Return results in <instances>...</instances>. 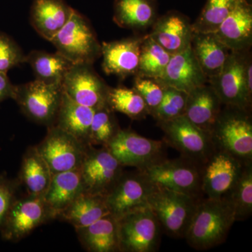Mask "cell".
Segmentation results:
<instances>
[{
    "label": "cell",
    "mask_w": 252,
    "mask_h": 252,
    "mask_svg": "<svg viewBox=\"0 0 252 252\" xmlns=\"http://www.w3.org/2000/svg\"><path fill=\"white\" fill-rule=\"evenodd\" d=\"M235 222L234 210L226 199L203 197L185 238L192 248L206 251L224 243Z\"/></svg>",
    "instance_id": "1"
},
{
    "label": "cell",
    "mask_w": 252,
    "mask_h": 252,
    "mask_svg": "<svg viewBox=\"0 0 252 252\" xmlns=\"http://www.w3.org/2000/svg\"><path fill=\"white\" fill-rule=\"evenodd\" d=\"M210 133L215 148L228 152L245 165L252 163V122L250 110L225 105Z\"/></svg>",
    "instance_id": "2"
},
{
    "label": "cell",
    "mask_w": 252,
    "mask_h": 252,
    "mask_svg": "<svg viewBox=\"0 0 252 252\" xmlns=\"http://www.w3.org/2000/svg\"><path fill=\"white\" fill-rule=\"evenodd\" d=\"M200 198L157 185L149 205L162 232L171 238H185Z\"/></svg>",
    "instance_id": "3"
},
{
    "label": "cell",
    "mask_w": 252,
    "mask_h": 252,
    "mask_svg": "<svg viewBox=\"0 0 252 252\" xmlns=\"http://www.w3.org/2000/svg\"><path fill=\"white\" fill-rule=\"evenodd\" d=\"M50 41L73 64H93L101 56V45L90 23L74 9L69 21Z\"/></svg>",
    "instance_id": "4"
},
{
    "label": "cell",
    "mask_w": 252,
    "mask_h": 252,
    "mask_svg": "<svg viewBox=\"0 0 252 252\" xmlns=\"http://www.w3.org/2000/svg\"><path fill=\"white\" fill-rule=\"evenodd\" d=\"M120 252H155L158 250L161 226L150 207L117 219Z\"/></svg>",
    "instance_id": "5"
},
{
    "label": "cell",
    "mask_w": 252,
    "mask_h": 252,
    "mask_svg": "<svg viewBox=\"0 0 252 252\" xmlns=\"http://www.w3.org/2000/svg\"><path fill=\"white\" fill-rule=\"evenodd\" d=\"M63 95L62 86L35 79L16 86L14 99L30 120L49 127L54 126Z\"/></svg>",
    "instance_id": "6"
},
{
    "label": "cell",
    "mask_w": 252,
    "mask_h": 252,
    "mask_svg": "<svg viewBox=\"0 0 252 252\" xmlns=\"http://www.w3.org/2000/svg\"><path fill=\"white\" fill-rule=\"evenodd\" d=\"M158 124L163 132V141L167 146L202 166L215 151L211 133L194 125L185 116Z\"/></svg>",
    "instance_id": "7"
},
{
    "label": "cell",
    "mask_w": 252,
    "mask_h": 252,
    "mask_svg": "<svg viewBox=\"0 0 252 252\" xmlns=\"http://www.w3.org/2000/svg\"><path fill=\"white\" fill-rule=\"evenodd\" d=\"M156 185L187 194L195 198H203L202 191L203 166L182 157L165 158L143 170Z\"/></svg>",
    "instance_id": "8"
},
{
    "label": "cell",
    "mask_w": 252,
    "mask_h": 252,
    "mask_svg": "<svg viewBox=\"0 0 252 252\" xmlns=\"http://www.w3.org/2000/svg\"><path fill=\"white\" fill-rule=\"evenodd\" d=\"M167 144L163 140H154L130 130L121 129L106 146L124 167L143 170L166 157Z\"/></svg>",
    "instance_id": "9"
},
{
    "label": "cell",
    "mask_w": 252,
    "mask_h": 252,
    "mask_svg": "<svg viewBox=\"0 0 252 252\" xmlns=\"http://www.w3.org/2000/svg\"><path fill=\"white\" fill-rule=\"evenodd\" d=\"M90 145L56 126L47 127L44 140L36 145L53 175L80 168Z\"/></svg>",
    "instance_id": "10"
},
{
    "label": "cell",
    "mask_w": 252,
    "mask_h": 252,
    "mask_svg": "<svg viewBox=\"0 0 252 252\" xmlns=\"http://www.w3.org/2000/svg\"><path fill=\"white\" fill-rule=\"evenodd\" d=\"M54 220L44 196L27 194L15 200L0 231L4 240L18 242L38 227Z\"/></svg>",
    "instance_id": "11"
},
{
    "label": "cell",
    "mask_w": 252,
    "mask_h": 252,
    "mask_svg": "<svg viewBox=\"0 0 252 252\" xmlns=\"http://www.w3.org/2000/svg\"><path fill=\"white\" fill-rule=\"evenodd\" d=\"M157 185L142 170L124 172L105 196L109 214L116 219L149 206V200Z\"/></svg>",
    "instance_id": "12"
},
{
    "label": "cell",
    "mask_w": 252,
    "mask_h": 252,
    "mask_svg": "<svg viewBox=\"0 0 252 252\" xmlns=\"http://www.w3.org/2000/svg\"><path fill=\"white\" fill-rule=\"evenodd\" d=\"M124 167L107 147L89 146L79 168L84 191L106 196L125 172Z\"/></svg>",
    "instance_id": "13"
},
{
    "label": "cell",
    "mask_w": 252,
    "mask_h": 252,
    "mask_svg": "<svg viewBox=\"0 0 252 252\" xmlns=\"http://www.w3.org/2000/svg\"><path fill=\"white\" fill-rule=\"evenodd\" d=\"M245 165L231 154L215 148L203 165L202 191L204 197L225 198L234 187Z\"/></svg>",
    "instance_id": "14"
},
{
    "label": "cell",
    "mask_w": 252,
    "mask_h": 252,
    "mask_svg": "<svg viewBox=\"0 0 252 252\" xmlns=\"http://www.w3.org/2000/svg\"><path fill=\"white\" fill-rule=\"evenodd\" d=\"M247 64L238 52L232 51L220 74L209 79L223 105L250 110L252 93L247 84Z\"/></svg>",
    "instance_id": "15"
},
{
    "label": "cell",
    "mask_w": 252,
    "mask_h": 252,
    "mask_svg": "<svg viewBox=\"0 0 252 252\" xmlns=\"http://www.w3.org/2000/svg\"><path fill=\"white\" fill-rule=\"evenodd\" d=\"M63 93L74 102L97 109L107 105L109 87L90 64H73L62 81Z\"/></svg>",
    "instance_id": "16"
},
{
    "label": "cell",
    "mask_w": 252,
    "mask_h": 252,
    "mask_svg": "<svg viewBox=\"0 0 252 252\" xmlns=\"http://www.w3.org/2000/svg\"><path fill=\"white\" fill-rule=\"evenodd\" d=\"M143 39L129 38L103 43L101 46V55L103 58L104 72L121 78L137 74Z\"/></svg>",
    "instance_id": "17"
},
{
    "label": "cell",
    "mask_w": 252,
    "mask_h": 252,
    "mask_svg": "<svg viewBox=\"0 0 252 252\" xmlns=\"http://www.w3.org/2000/svg\"><path fill=\"white\" fill-rule=\"evenodd\" d=\"M190 46L179 54L172 55L166 69L160 79L164 86H170L188 94L190 91L207 83Z\"/></svg>",
    "instance_id": "18"
},
{
    "label": "cell",
    "mask_w": 252,
    "mask_h": 252,
    "mask_svg": "<svg viewBox=\"0 0 252 252\" xmlns=\"http://www.w3.org/2000/svg\"><path fill=\"white\" fill-rule=\"evenodd\" d=\"M230 51L239 52L250 46L252 35V11L247 0H238L235 7L214 32Z\"/></svg>",
    "instance_id": "19"
},
{
    "label": "cell",
    "mask_w": 252,
    "mask_h": 252,
    "mask_svg": "<svg viewBox=\"0 0 252 252\" xmlns=\"http://www.w3.org/2000/svg\"><path fill=\"white\" fill-rule=\"evenodd\" d=\"M193 32L187 18L177 12H170L154 21L149 36L169 54L175 55L190 46Z\"/></svg>",
    "instance_id": "20"
},
{
    "label": "cell",
    "mask_w": 252,
    "mask_h": 252,
    "mask_svg": "<svg viewBox=\"0 0 252 252\" xmlns=\"http://www.w3.org/2000/svg\"><path fill=\"white\" fill-rule=\"evenodd\" d=\"M73 11L64 0H33L30 20L36 32L50 41L69 21Z\"/></svg>",
    "instance_id": "21"
},
{
    "label": "cell",
    "mask_w": 252,
    "mask_h": 252,
    "mask_svg": "<svg viewBox=\"0 0 252 252\" xmlns=\"http://www.w3.org/2000/svg\"><path fill=\"white\" fill-rule=\"evenodd\" d=\"M222 105L217 93L206 83L188 93L184 116L194 125L210 132Z\"/></svg>",
    "instance_id": "22"
},
{
    "label": "cell",
    "mask_w": 252,
    "mask_h": 252,
    "mask_svg": "<svg viewBox=\"0 0 252 252\" xmlns=\"http://www.w3.org/2000/svg\"><path fill=\"white\" fill-rule=\"evenodd\" d=\"M190 48L207 79L220 74L232 52L212 32L193 31Z\"/></svg>",
    "instance_id": "23"
},
{
    "label": "cell",
    "mask_w": 252,
    "mask_h": 252,
    "mask_svg": "<svg viewBox=\"0 0 252 252\" xmlns=\"http://www.w3.org/2000/svg\"><path fill=\"white\" fill-rule=\"evenodd\" d=\"M74 229L86 251L120 252L117 220L110 214L87 226Z\"/></svg>",
    "instance_id": "24"
},
{
    "label": "cell",
    "mask_w": 252,
    "mask_h": 252,
    "mask_svg": "<svg viewBox=\"0 0 252 252\" xmlns=\"http://www.w3.org/2000/svg\"><path fill=\"white\" fill-rule=\"evenodd\" d=\"M84 192L80 170L61 172L53 175L44 198L55 220Z\"/></svg>",
    "instance_id": "25"
},
{
    "label": "cell",
    "mask_w": 252,
    "mask_h": 252,
    "mask_svg": "<svg viewBox=\"0 0 252 252\" xmlns=\"http://www.w3.org/2000/svg\"><path fill=\"white\" fill-rule=\"evenodd\" d=\"M51 169L38 152L35 146H32L23 155L18 181L26 189L28 195L44 196L53 178Z\"/></svg>",
    "instance_id": "26"
},
{
    "label": "cell",
    "mask_w": 252,
    "mask_h": 252,
    "mask_svg": "<svg viewBox=\"0 0 252 252\" xmlns=\"http://www.w3.org/2000/svg\"><path fill=\"white\" fill-rule=\"evenodd\" d=\"M95 109L74 102L63 93V99L54 126L89 144L91 123Z\"/></svg>",
    "instance_id": "27"
},
{
    "label": "cell",
    "mask_w": 252,
    "mask_h": 252,
    "mask_svg": "<svg viewBox=\"0 0 252 252\" xmlns=\"http://www.w3.org/2000/svg\"><path fill=\"white\" fill-rule=\"evenodd\" d=\"M109 215L105 196L83 192L63 210L56 220L67 222L74 228H82Z\"/></svg>",
    "instance_id": "28"
},
{
    "label": "cell",
    "mask_w": 252,
    "mask_h": 252,
    "mask_svg": "<svg viewBox=\"0 0 252 252\" xmlns=\"http://www.w3.org/2000/svg\"><path fill=\"white\" fill-rule=\"evenodd\" d=\"M26 63L31 65L36 80L61 86L66 73L73 64L59 52L51 54L36 50L26 55Z\"/></svg>",
    "instance_id": "29"
},
{
    "label": "cell",
    "mask_w": 252,
    "mask_h": 252,
    "mask_svg": "<svg viewBox=\"0 0 252 252\" xmlns=\"http://www.w3.org/2000/svg\"><path fill=\"white\" fill-rule=\"evenodd\" d=\"M154 0H114V20L120 27L144 29L155 21Z\"/></svg>",
    "instance_id": "30"
},
{
    "label": "cell",
    "mask_w": 252,
    "mask_h": 252,
    "mask_svg": "<svg viewBox=\"0 0 252 252\" xmlns=\"http://www.w3.org/2000/svg\"><path fill=\"white\" fill-rule=\"evenodd\" d=\"M106 103L113 112L122 113L133 120L144 119L149 114L143 98L134 89L109 87Z\"/></svg>",
    "instance_id": "31"
},
{
    "label": "cell",
    "mask_w": 252,
    "mask_h": 252,
    "mask_svg": "<svg viewBox=\"0 0 252 252\" xmlns=\"http://www.w3.org/2000/svg\"><path fill=\"white\" fill-rule=\"evenodd\" d=\"M172 56L150 36L144 38L141 45L137 75L160 79Z\"/></svg>",
    "instance_id": "32"
},
{
    "label": "cell",
    "mask_w": 252,
    "mask_h": 252,
    "mask_svg": "<svg viewBox=\"0 0 252 252\" xmlns=\"http://www.w3.org/2000/svg\"><path fill=\"white\" fill-rule=\"evenodd\" d=\"M234 210L235 221H244L252 213V163L245 165L236 183L226 197Z\"/></svg>",
    "instance_id": "33"
},
{
    "label": "cell",
    "mask_w": 252,
    "mask_h": 252,
    "mask_svg": "<svg viewBox=\"0 0 252 252\" xmlns=\"http://www.w3.org/2000/svg\"><path fill=\"white\" fill-rule=\"evenodd\" d=\"M120 130L114 112L107 105L95 109L91 123L89 144L106 147Z\"/></svg>",
    "instance_id": "34"
},
{
    "label": "cell",
    "mask_w": 252,
    "mask_h": 252,
    "mask_svg": "<svg viewBox=\"0 0 252 252\" xmlns=\"http://www.w3.org/2000/svg\"><path fill=\"white\" fill-rule=\"evenodd\" d=\"M238 0H207L193 31L214 33L235 7Z\"/></svg>",
    "instance_id": "35"
},
{
    "label": "cell",
    "mask_w": 252,
    "mask_h": 252,
    "mask_svg": "<svg viewBox=\"0 0 252 252\" xmlns=\"http://www.w3.org/2000/svg\"><path fill=\"white\" fill-rule=\"evenodd\" d=\"M188 94L170 86H165L160 104L150 115L158 123L167 122L185 114Z\"/></svg>",
    "instance_id": "36"
},
{
    "label": "cell",
    "mask_w": 252,
    "mask_h": 252,
    "mask_svg": "<svg viewBox=\"0 0 252 252\" xmlns=\"http://www.w3.org/2000/svg\"><path fill=\"white\" fill-rule=\"evenodd\" d=\"M133 89L143 98L149 114H151L161 102L165 86L158 79L137 75L134 81Z\"/></svg>",
    "instance_id": "37"
},
{
    "label": "cell",
    "mask_w": 252,
    "mask_h": 252,
    "mask_svg": "<svg viewBox=\"0 0 252 252\" xmlns=\"http://www.w3.org/2000/svg\"><path fill=\"white\" fill-rule=\"evenodd\" d=\"M23 63H26L23 50L10 36L0 32V72L7 73Z\"/></svg>",
    "instance_id": "38"
},
{
    "label": "cell",
    "mask_w": 252,
    "mask_h": 252,
    "mask_svg": "<svg viewBox=\"0 0 252 252\" xmlns=\"http://www.w3.org/2000/svg\"><path fill=\"white\" fill-rule=\"evenodd\" d=\"M20 184L17 180H11L0 175V229L10 208L17 198V190Z\"/></svg>",
    "instance_id": "39"
},
{
    "label": "cell",
    "mask_w": 252,
    "mask_h": 252,
    "mask_svg": "<svg viewBox=\"0 0 252 252\" xmlns=\"http://www.w3.org/2000/svg\"><path fill=\"white\" fill-rule=\"evenodd\" d=\"M16 87L10 81L6 73L0 72V103L6 99H14Z\"/></svg>",
    "instance_id": "40"
},
{
    "label": "cell",
    "mask_w": 252,
    "mask_h": 252,
    "mask_svg": "<svg viewBox=\"0 0 252 252\" xmlns=\"http://www.w3.org/2000/svg\"><path fill=\"white\" fill-rule=\"evenodd\" d=\"M252 63H248L246 68V79L247 84H248V89L250 92L252 93Z\"/></svg>",
    "instance_id": "41"
}]
</instances>
